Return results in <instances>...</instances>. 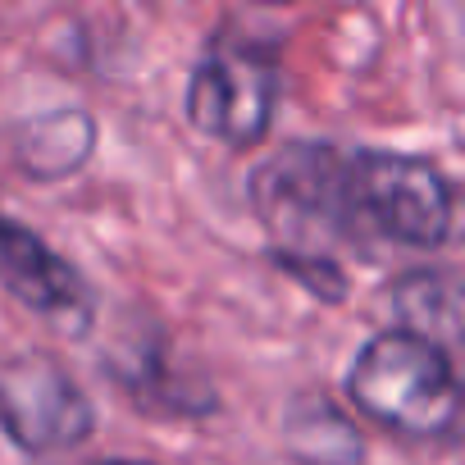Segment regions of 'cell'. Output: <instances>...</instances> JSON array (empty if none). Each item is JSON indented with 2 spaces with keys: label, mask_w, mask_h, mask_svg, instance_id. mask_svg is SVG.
<instances>
[{
  "label": "cell",
  "mask_w": 465,
  "mask_h": 465,
  "mask_svg": "<svg viewBox=\"0 0 465 465\" xmlns=\"http://www.w3.org/2000/svg\"><path fill=\"white\" fill-rule=\"evenodd\" d=\"M0 288L33 315L51 320L69 338H83L96 320V292L92 283L19 219L0 214Z\"/></svg>",
  "instance_id": "5b68a950"
},
{
  "label": "cell",
  "mask_w": 465,
  "mask_h": 465,
  "mask_svg": "<svg viewBox=\"0 0 465 465\" xmlns=\"http://www.w3.org/2000/svg\"><path fill=\"white\" fill-rule=\"evenodd\" d=\"M252 210L270 228L274 256L333 261V242L361 252L442 247L456 196L447 173L424 155L292 142L252 173Z\"/></svg>",
  "instance_id": "6da1fadb"
},
{
  "label": "cell",
  "mask_w": 465,
  "mask_h": 465,
  "mask_svg": "<svg viewBox=\"0 0 465 465\" xmlns=\"http://www.w3.org/2000/svg\"><path fill=\"white\" fill-rule=\"evenodd\" d=\"M388 302L401 333H415L433 347L460 338V288L447 270H406L388 283Z\"/></svg>",
  "instance_id": "9c48e42d"
},
{
  "label": "cell",
  "mask_w": 465,
  "mask_h": 465,
  "mask_svg": "<svg viewBox=\"0 0 465 465\" xmlns=\"http://www.w3.org/2000/svg\"><path fill=\"white\" fill-rule=\"evenodd\" d=\"M347 397L361 415L401 438H447L460 420V379L447 347L401 329H383L356 351Z\"/></svg>",
  "instance_id": "7a4b0ae2"
},
{
  "label": "cell",
  "mask_w": 465,
  "mask_h": 465,
  "mask_svg": "<svg viewBox=\"0 0 465 465\" xmlns=\"http://www.w3.org/2000/svg\"><path fill=\"white\" fill-rule=\"evenodd\" d=\"M274 265L288 270V274H297V279H302L315 297H324V302H342V297H347V274H342L338 261H320V256H274Z\"/></svg>",
  "instance_id": "30bf717a"
},
{
  "label": "cell",
  "mask_w": 465,
  "mask_h": 465,
  "mask_svg": "<svg viewBox=\"0 0 465 465\" xmlns=\"http://www.w3.org/2000/svg\"><path fill=\"white\" fill-rule=\"evenodd\" d=\"M110 374L119 379V388L133 397V406L142 411H160V415H205L214 411V388L205 379H196L192 370H173L169 365V347L164 338L151 342H133L128 356H110Z\"/></svg>",
  "instance_id": "8992f818"
},
{
  "label": "cell",
  "mask_w": 465,
  "mask_h": 465,
  "mask_svg": "<svg viewBox=\"0 0 465 465\" xmlns=\"http://www.w3.org/2000/svg\"><path fill=\"white\" fill-rule=\"evenodd\" d=\"M279 429H283V451L297 465H361L365 460L361 429L324 392H302L283 411V424Z\"/></svg>",
  "instance_id": "ba28073f"
},
{
  "label": "cell",
  "mask_w": 465,
  "mask_h": 465,
  "mask_svg": "<svg viewBox=\"0 0 465 465\" xmlns=\"http://www.w3.org/2000/svg\"><path fill=\"white\" fill-rule=\"evenodd\" d=\"M0 429L15 438V447L42 456L87 442L96 429V406L55 356L28 351L0 365Z\"/></svg>",
  "instance_id": "277c9868"
},
{
  "label": "cell",
  "mask_w": 465,
  "mask_h": 465,
  "mask_svg": "<svg viewBox=\"0 0 465 465\" xmlns=\"http://www.w3.org/2000/svg\"><path fill=\"white\" fill-rule=\"evenodd\" d=\"M105 465H146V460H105Z\"/></svg>",
  "instance_id": "8fae6325"
},
{
  "label": "cell",
  "mask_w": 465,
  "mask_h": 465,
  "mask_svg": "<svg viewBox=\"0 0 465 465\" xmlns=\"http://www.w3.org/2000/svg\"><path fill=\"white\" fill-rule=\"evenodd\" d=\"M279 101V42L252 33H214L187 78L192 128L228 142L256 146L274 124Z\"/></svg>",
  "instance_id": "3957f363"
},
{
  "label": "cell",
  "mask_w": 465,
  "mask_h": 465,
  "mask_svg": "<svg viewBox=\"0 0 465 465\" xmlns=\"http://www.w3.org/2000/svg\"><path fill=\"white\" fill-rule=\"evenodd\" d=\"M92 146H96V119L78 105L33 114L15 128V164L37 183L69 178L74 169L87 164Z\"/></svg>",
  "instance_id": "52a82bcc"
}]
</instances>
